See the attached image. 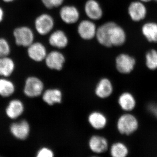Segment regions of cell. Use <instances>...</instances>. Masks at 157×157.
Returning a JSON list of instances; mask_svg holds the SVG:
<instances>
[{
    "label": "cell",
    "mask_w": 157,
    "mask_h": 157,
    "mask_svg": "<svg viewBox=\"0 0 157 157\" xmlns=\"http://www.w3.org/2000/svg\"><path fill=\"white\" fill-rule=\"evenodd\" d=\"M139 126L138 120L135 116L126 113L121 116L117 122L118 131L122 135H132Z\"/></svg>",
    "instance_id": "obj_1"
},
{
    "label": "cell",
    "mask_w": 157,
    "mask_h": 157,
    "mask_svg": "<svg viewBox=\"0 0 157 157\" xmlns=\"http://www.w3.org/2000/svg\"><path fill=\"white\" fill-rule=\"evenodd\" d=\"M13 35L15 42L18 46L28 47L34 42L33 32L28 27L17 28L14 30Z\"/></svg>",
    "instance_id": "obj_2"
},
{
    "label": "cell",
    "mask_w": 157,
    "mask_h": 157,
    "mask_svg": "<svg viewBox=\"0 0 157 157\" xmlns=\"http://www.w3.org/2000/svg\"><path fill=\"white\" fill-rule=\"evenodd\" d=\"M54 25L53 17L46 13L40 14L35 21L36 30L41 36H45L50 33L53 29Z\"/></svg>",
    "instance_id": "obj_3"
},
{
    "label": "cell",
    "mask_w": 157,
    "mask_h": 157,
    "mask_svg": "<svg viewBox=\"0 0 157 157\" xmlns=\"http://www.w3.org/2000/svg\"><path fill=\"white\" fill-rule=\"evenodd\" d=\"M44 84L41 79L35 76H30L27 78L24 92L29 98H36L42 94Z\"/></svg>",
    "instance_id": "obj_4"
},
{
    "label": "cell",
    "mask_w": 157,
    "mask_h": 157,
    "mask_svg": "<svg viewBox=\"0 0 157 157\" xmlns=\"http://www.w3.org/2000/svg\"><path fill=\"white\" fill-rule=\"evenodd\" d=\"M115 23L109 21L103 24L97 29L96 38L97 41L104 47H112L110 42V34L111 30Z\"/></svg>",
    "instance_id": "obj_5"
},
{
    "label": "cell",
    "mask_w": 157,
    "mask_h": 157,
    "mask_svg": "<svg viewBox=\"0 0 157 157\" xmlns=\"http://www.w3.org/2000/svg\"><path fill=\"white\" fill-rule=\"evenodd\" d=\"M97 28L95 24L91 20H84L77 27V33L82 39L90 40L96 37Z\"/></svg>",
    "instance_id": "obj_6"
},
{
    "label": "cell",
    "mask_w": 157,
    "mask_h": 157,
    "mask_svg": "<svg viewBox=\"0 0 157 157\" xmlns=\"http://www.w3.org/2000/svg\"><path fill=\"white\" fill-rule=\"evenodd\" d=\"M135 59L126 54H121L116 59V67L118 72L123 74L131 73L135 67Z\"/></svg>",
    "instance_id": "obj_7"
},
{
    "label": "cell",
    "mask_w": 157,
    "mask_h": 157,
    "mask_svg": "<svg viewBox=\"0 0 157 157\" xmlns=\"http://www.w3.org/2000/svg\"><path fill=\"white\" fill-rule=\"evenodd\" d=\"M46 66L51 70H61L65 62V57L63 53L58 51L50 52L45 59Z\"/></svg>",
    "instance_id": "obj_8"
},
{
    "label": "cell",
    "mask_w": 157,
    "mask_h": 157,
    "mask_svg": "<svg viewBox=\"0 0 157 157\" xmlns=\"http://www.w3.org/2000/svg\"><path fill=\"white\" fill-rule=\"evenodd\" d=\"M61 19L67 24L71 25L78 21L80 14L78 9L73 6H63L59 11Z\"/></svg>",
    "instance_id": "obj_9"
},
{
    "label": "cell",
    "mask_w": 157,
    "mask_h": 157,
    "mask_svg": "<svg viewBox=\"0 0 157 157\" xmlns=\"http://www.w3.org/2000/svg\"><path fill=\"white\" fill-rule=\"evenodd\" d=\"M10 129L11 134L15 138L24 140L28 137L30 128L27 121L22 120L11 124Z\"/></svg>",
    "instance_id": "obj_10"
},
{
    "label": "cell",
    "mask_w": 157,
    "mask_h": 157,
    "mask_svg": "<svg viewBox=\"0 0 157 157\" xmlns=\"http://www.w3.org/2000/svg\"><path fill=\"white\" fill-rule=\"evenodd\" d=\"M28 48V54L31 59L36 62L45 60L47 55V50L42 43L33 42Z\"/></svg>",
    "instance_id": "obj_11"
},
{
    "label": "cell",
    "mask_w": 157,
    "mask_h": 157,
    "mask_svg": "<svg viewBox=\"0 0 157 157\" xmlns=\"http://www.w3.org/2000/svg\"><path fill=\"white\" fill-rule=\"evenodd\" d=\"M84 11L90 20L97 21L101 19L103 11L100 4L96 0H88L84 6Z\"/></svg>",
    "instance_id": "obj_12"
},
{
    "label": "cell",
    "mask_w": 157,
    "mask_h": 157,
    "mask_svg": "<svg viewBox=\"0 0 157 157\" xmlns=\"http://www.w3.org/2000/svg\"><path fill=\"white\" fill-rule=\"evenodd\" d=\"M48 42L52 47L63 49L67 46L69 39L64 31L57 30L51 34L48 38Z\"/></svg>",
    "instance_id": "obj_13"
},
{
    "label": "cell",
    "mask_w": 157,
    "mask_h": 157,
    "mask_svg": "<svg viewBox=\"0 0 157 157\" xmlns=\"http://www.w3.org/2000/svg\"><path fill=\"white\" fill-rule=\"evenodd\" d=\"M128 11L131 18L135 21L144 19L147 14L146 7L141 2H134L131 3Z\"/></svg>",
    "instance_id": "obj_14"
},
{
    "label": "cell",
    "mask_w": 157,
    "mask_h": 157,
    "mask_svg": "<svg viewBox=\"0 0 157 157\" xmlns=\"http://www.w3.org/2000/svg\"><path fill=\"white\" fill-rule=\"evenodd\" d=\"M89 146L92 151L96 153L104 152L108 148V141L105 137L99 135H94L89 141Z\"/></svg>",
    "instance_id": "obj_15"
},
{
    "label": "cell",
    "mask_w": 157,
    "mask_h": 157,
    "mask_svg": "<svg viewBox=\"0 0 157 157\" xmlns=\"http://www.w3.org/2000/svg\"><path fill=\"white\" fill-rule=\"evenodd\" d=\"M113 86L111 81L108 78H103L98 82L95 92L98 98H106L112 94Z\"/></svg>",
    "instance_id": "obj_16"
},
{
    "label": "cell",
    "mask_w": 157,
    "mask_h": 157,
    "mask_svg": "<svg viewBox=\"0 0 157 157\" xmlns=\"http://www.w3.org/2000/svg\"><path fill=\"white\" fill-rule=\"evenodd\" d=\"M24 111V106L21 101L14 99L9 102L6 107V115L10 119H14L19 117Z\"/></svg>",
    "instance_id": "obj_17"
},
{
    "label": "cell",
    "mask_w": 157,
    "mask_h": 157,
    "mask_svg": "<svg viewBox=\"0 0 157 157\" xmlns=\"http://www.w3.org/2000/svg\"><path fill=\"white\" fill-rule=\"evenodd\" d=\"M126 36L123 29L115 23L111 30L110 42L112 46H120L123 45Z\"/></svg>",
    "instance_id": "obj_18"
},
{
    "label": "cell",
    "mask_w": 157,
    "mask_h": 157,
    "mask_svg": "<svg viewBox=\"0 0 157 157\" xmlns=\"http://www.w3.org/2000/svg\"><path fill=\"white\" fill-rule=\"evenodd\" d=\"M118 104L121 108L126 111L133 110L136 105L135 97L132 94L124 92L118 98Z\"/></svg>",
    "instance_id": "obj_19"
},
{
    "label": "cell",
    "mask_w": 157,
    "mask_h": 157,
    "mask_svg": "<svg viewBox=\"0 0 157 157\" xmlns=\"http://www.w3.org/2000/svg\"><path fill=\"white\" fill-rule=\"evenodd\" d=\"M88 121L94 128L100 130L104 128L107 124V119L102 113L94 111L88 117Z\"/></svg>",
    "instance_id": "obj_20"
},
{
    "label": "cell",
    "mask_w": 157,
    "mask_h": 157,
    "mask_svg": "<svg viewBox=\"0 0 157 157\" xmlns=\"http://www.w3.org/2000/svg\"><path fill=\"white\" fill-rule=\"evenodd\" d=\"M62 92L57 89H50L45 91L42 96L43 101L49 105L60 104L62 102Z\"/></svg>",
    "instance_id": "obj_21"
},
{
    "label": "cell",
    "mask_w": 157,
    "mask_h": 157,
    "mask_svg": "<svg viewBox=\"0 0 157 157\" xmlns=\"http://www.w3.org/2000/svg\"><path fill=\"white\" fill-rule=\"evenodd\" d=\"M15 68L14 61L8 56L0 58V76L8 77L13 73Z\"/></svg>",
    "instance_id": "obj_22"
},
{
    "label": "cell",
    "mask_w": 157,
    "mask_h": 157,
    "mask_svg": "<svg viewBox=\"0 0 157 157\" xmlns=\"http://www.w3.org/2000/svg\"><path fill=\"white\" fill-rule=\"evenodd\" d=\"M142 32L149 42H157V24L147 23L142 27Z\"/></svg>",
    "instance_id": "obj_23"
},
{
    "label": "cell",
    "mask_w": 157,
    "mask_h": 157,
    "mask_svg": "<svg viewBox=\"0 0 157 157\" xmlns=\"http://www.w3.org/2000/svg\"><path fill=\"white\" fill-rule=\"evenodd\" d=\"M15 91L13 82L6 78H0V96L7 98L12 95Z\"/></svg>",
    "instance_id": "obj_24"
},
{
    "label": "cell",
    "mask_w": 157,
    "mask_h": 157,
    "mask_svg": "<svg viewBox=\"0 0 157 157\" xmlns=\"http://www.w3.org/2000/svg\"><path fill=\"white\" fill-rule=\"evenodd\" d=\"M110 155L113 157H125L128 154V149L121 142L113 144L110 150Z\"/></svg>",
    "instance_id": "obj_25"
},
{
    "label": "cell",
    "mask_w": 157,
    "mask_h": 157,
    "mask_svg": "<svg viewBox=\"0 0 157 157\" xmlns=\"http://www.w3.org/2000/svg\"><path fill=\"white\" fill-rule=\"evenodd\" d=\"M146 64L149 70L157 69V51L151 50L148 52L146 55Z\"/></svg>",
    "instance_id": "obj_26"
},
{
    "label": "cell",
    "mask_w": 157,
    "mask_h": 157,
    "mask_svg": "<svg viewBox=\"0 0 157 157\" xmlns=\"http://www.w3.org/2000/svg\"><path fill=\"white\" fill-rule=\"evenodd\" d=\"M10 45L4 38H0V58L8 56L10 53Z\"/></svg>",
    "instance_id": "obj_27"
},
{
    "label": "cell",
    "mask_w": 157,
    "mask_h": 157,
    "mask_svg": "<svg viewBox=\"0 0 157 157\" xmlns=\"http://www.w3.org/2000/svg\"><path fill=\"white\" fill-rule=\"evenodd\" d=\"M41 1L45 8L52 9L61 6L64 0H41Z\"/></svg>",
    "instance_id": "obj_28"
},
{
    "label": "cell",
    "mask_w": 157,
    "mask_h": 157,
    "mask_svg": "<svg viewBox=\"0 0 157 157\" xmlns=\"http://www.w3.org/2000/svg\"><path fill=\"white\" fill-rule=\"evenodd\" d=\"M37 157H52L54 156L53 151L48 147L41 148L37 153Z\"/></svg>",
    "instance_id": "obj_29"
},
{
    "label": "cell",
    "mask_w": 157,
    "mask_h": 157,
    "mask_svg": "<svg viewBox=\"0 0 157 157\" xmlns=\"http://www.w3.org/2000/svg\"><path fill=\"white\" fill-rule=\"evenodd\" d=\"M150 111L157 118V104H151L148 107Z\"/></svg>",
    "instance_id": "obj_30"
},
{
    "label": "cell",
    "mask_w": 157,
    "mask_h": 157,
    "mask_svg": "<svg viewBox=\"0 0 157 157\" xmlns=\"http://www.w3.org/2000/svg\"><path fill=\"white\" fill-rule=\"evenodd\" d=\"M4 15V13L3 9L0 7V22L2 21Z\"/></svg>",
    "instance_id": "obj_31"
},
{
    "label": "cell",
    "mask_w": 157,
    "mask_h": 157,
    "mask_svg": "<svg viewBox=\"0 0 157 157\" xmlns=\"http://www.w3.org/2000/svg\"><path fill=\"white\" fill-rule=\"evenodd\" d=\"M3 1L6 2H11L14 1V0H3Z\"/></svg>",
    "instance_id": "obj_32"
},
{
    "label": "cell",
    "mask_w": 157,
    "mask_h": 157,
    "mask_svg": "<svg viewBox=\"0 0 157 157\" xmlns=\"http://www.w3.org/2000/svg\"><path fill=\"white\" fill-rule=\"evenodd\" d=\"M140 2H150L151 0H140Z\"/></svg>",
    "instance_id": "obj_33"
},
{
    "label": "cell",
    "mask_w": 157,
    "mask_h": 157,
    "mask_svg": "<svg viewBox=\"0 0 157 157\" xmlns=\"http://www.w3.org/2000/svg\"><path fill=\"white\" fill-rule=\"evenodd\" d=\"M155 1H156V2H157V0H155Z\"/></svg>",
    "instance_id": "obj_34"
}]
</instances>
